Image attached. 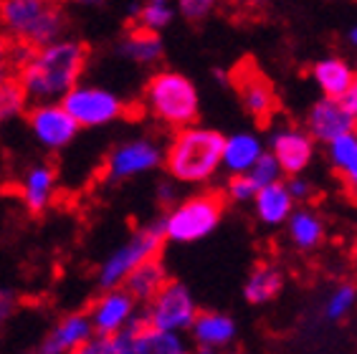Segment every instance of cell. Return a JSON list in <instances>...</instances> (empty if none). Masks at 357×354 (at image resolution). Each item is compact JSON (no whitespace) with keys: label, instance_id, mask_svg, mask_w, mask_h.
<instances>
[{"label":"cell","instance_id":"1","mask_svg":"<svg viewBox=\"0 0 357 354\" xmlns=\"http://www.w3.org/2000/svg\"><path fill=\"white\" fill-rule=\"evenodd\" d=\"M89 63V46L76 38H59L41 48H31L18 66L15 79L21 82L28 102H61L79 84Z\"/></svg>","mask_w":357,"mask_h":354},{"label":"cell","instance_id":"2","mask_svg":"<svg viewBox=\"0 0 357 354\" xmlns=\"http://www.w3.org/2000/svg\"><path fill=\"white\" fill-rule=\"evenodd\" d=\"M226 137L211 127H183L175 130L165 150V167L175 183L200 185L213 180L223 164Z\"/></svg>","mask_w":357,"mask_h":354},{"label":"cell","instance_id":"3","mask_svg":"<svg viewBox=\"0 0 357 354\" xmlns=\"http://www.w3.org/2000/svg\"><path fill=\"white\" fill-rule=\"evenodd\" d=\"M0 28L10 41L41 48L63 38L69 18L54 0H0Z\"/></svg>","mask_w":357,"mask_h":354},{"label":"cell","instance_id":"4","mask_svg":"<svg viewBox=\"0 0 357 354\" xmlns=\"http://www.w3.org/2000/svg\"><path fill=\"white\" fill-rule=\"evenodd\" d=\"M144 109L152 119L170 130H183L198 122L200 96L195 84L180 71H158L144 84Z\"/></svg>","mask_w":357,"mask_h":354},{"label":"cell","instance_id":"5","mask_svg":"<svg viewBox=\"0 0 357 354\" xmlns=\"http://www.w3.org/2000/svg\"><path fill=\"white\" fill-rule=\"evenodd\" d=\"M223 208L226 205L218 192H200V195H190L183 203H175L172 210L162 218L165 240L195 243V240L208 238L220 225Z\"/></svg>","mask_w":357,"mask_h":354},{"label":"cell","instance_id":"6","mask_svg":"<svg viewBox=\"0 0 357 354\" xmlns=\"http://www.w3.org/2000/svg\"><path fill=\"white\" fill-rule=\"evenodd\" d=\"M162 243H165L162 220L137 228L130 238L124 240L119 248H114V251L104 259V263L99 266V288L122 286L124 279H127L137 266H142L144 261L160 256Z\"/></svg>","mask_w":357,"mask_h":354},{"label":"cell","instance_id":"7","mask_svg":"<svg viewBox=\"0 0 357 354\" xmlns=\"http://www.w3.org/2000/svg\"><path fill=\"white\" fill-rule=\"evenodd\" d=\"M231 86L238 94V102L251 119L259 124H266L279 109V99H276L274 84L268 82V76L256 66L254 59H241L231 71Z\"/></svg>","mask_w":357,"mask_h":354},{"label":"cell","instance_id":"8","mask_svg":"<svg viewBox=\"0 0 357 354\" xmlns=\"http://www.w3.org/2000/svg\"><path fill=\"white\" fill-rule=\"evenodd\" d=\"M61 104L82 130L104 127V124L117 122L127 114V104L117 94H112L109 88L102 86H79L76 84L61 99Z\"/></svg>","mask_w":357,"mask_h":354},{"label":"cell","instance_id":"9","mask_svg":"<svg viewBox=\"0 0 357 354\" xmlns=\"http://www.w3.org/2000/svg\"><path fill=\"white\" fill-rule=\"evenodd\" d=\"M195 316H198V304L192 299V293L188 291V286H183L178 281H167L158 296L150 301V309L144 314V319L152 329L178 334L190 329Z\"/></svg>","mask_w":357,"mask_h":354},{"label":"cell","instance_id":"10","mask_svg":"<svg viewBox=\"0 0 357 354\" xmlns=\"http://www.w3.org/2000/svg\"><path fill=\"white\" fill-rule=\"evenodd\" d=\"M165 162V152L155 139L139 137L130 142L117 144L104 160V180L107 183H122L130 177L144 175V172L158 170Z\"/></svg>","mask_w":357,"mask_h":354},{"label":"cell","instance_id":"11","mask_svg":"<svg viewBox=\"0 0 357 354\" xmlns=\"http://www.w3.org/2000/svg\"><path fill=\"white\" fill-rule=\"evenodd\" d=\"M28 127L33 132L36 142L51 152L69 147L76 139V134H79V130H82L61 102L33 104L31 111H28Z\"/></svg>","mask_w":357,"mask_h":354},{"label":"cell","instance_id":"12","mask_svg":"<svg viewBox=\"0 0 357 354\" xmlns=\"http://www.w3.org/2000/svg\"><path fill=\"white\" fill-rule=\"evenodd\" d=\"M268 152L282 164L284 175H302L314 160V137L302 127H279L268 139Z\"/></svg>","mask_w":357,"mask_h":354},{"label":"cell","instance_id":"13","mask_svg":"<svg viewBox=\"0 0 357 354\" xmlns=\"http://www.w3.org/2000/svg\"><path fill=\"white\" fill-rule=\"evenodd\" d=\"M357 130V119L342 104V99L322 96L307 114V132L314 137V142H332L335 137Z\"/></svg>","mask_w":357,"mask_h":354},{"label":"cell","instance_id":"14","mask_svg":"<svg viewBox=\"0 0 357 354\" xmlns=\"http://www.w3.org/2000/svg\"><path fill=\"white\" fill-rule=\"evenodd\" d=\"M135 304L137 301L132 299V293L124 286L104 288V293L99 296V301H96L89 311L94 332L99 337H107V334H114L119 329H124L135 319Z\"/></svg>","mask_w":357,"mask_h":354},{"label":"cell","instance_id":"15","mask_svg":"<svg viewBox=\"0 0 357 354\" xmlns=\"http://www.w3.org/2000/svg\"><path fill=\"white\" fill-rule=\"evenodd\" d=\"M96 337L94 324H91L89 314H69L56 324L46 337V349H54L59 354H71L82 344L91 341Z\"/></svg>","mask_w":357,"mask_h":354},{"label":"cell","instance_id":"16","mask_svg":"<svg viewBox=\"0 0 357 354\" xmlns=\"http://www.w3.org/2000/svg\"><path fill=\"white\" fill-rule=\"evenodd\" d=\"M294 203L296 200L291 198L287 183H271L266 187L256 192L254 198V210L259 223L268 225V228H276V225H287L289 215L294 213Z\"/></svg>","mask_w":357,"mask_h":354},{"label":"cell","instance_id":"17","mask_svg":"<svg viewBox=\"0 0 357 354\" xmlns=\"http://www.w3.org/2000/svg\"><path fill=\"white\" fill-rule=\"evenodd\" d=\"M56 195V170L51 164H33L26 172L21 183V200L28 208V213H43L48 205L54 203Z\"/></svg>","mask_w":357,"mask_h":354},{"label":"cell","instance_id":"18","mask_svg":"<svg viewBox=\"0 0 357 354\" xmlns=\"http://www.w3.org/2000/svg\"><path fill=\"white\" fill-rule=\"evenodd\" d=\"M190 334L198 347L223 349L236 339V321L220 311H198Z\"/></svg>","mask_w":357,"mask_h":354},{"label":"cell","instance_id":"19","mask_svg":"<svg viewBox=\"0 0 357 354\" xmlns=\"http://www.w3.org/2000/svg\"><path fill=\"white\" fill-rule=\"evenodd\" d=\"M264 142L251 132H238V134L226 137L223 144V170L228 175H243L256 164V160L264 155Z\"/></svg>","mask_w":357,"mask_h":354},{"label":"cell","instance_id":"20","mask_svg":"<svg viewBox=\"0 0 357 354\" xmlns=\"http://www.w3.org/2000/svg\"><path fill=\"white\" fill-rule=\"evenodd\" d=\"M119 54L132 63H139V66H152V63L162 61V38H160L158 31H147L142 26H132L124 38L119 41Z\"/></svg>","mask_w":357,"mask_h":354},{"label":"cell","instance_id":"21","mask_svg":"<svg viewBox=\"0 0 357 354\" xmlns=\"http://www.w3.org/2000/svg\"><path fill=\"white\" fill-rule=\"evenodd\" d=\"M287 233L291 245H294L296 251H304V253L317 251L324 243V238H327L324 220L314 210H310V208H299V210H294L289 215Z\"/></svg>","mask_w":357,"mask_h":354},{"label":"cell","instance_id":"22","mask_svg":"<svg viewBox=\"0 0 357 354\" xmlns=\"http://www.w3.org/2000/svg\"><path fill=\"white\" fill-rule=\"evenodd\" d=\"M150 324L147 319H132L124 329L96 339L99 354H147Z\"/></svg>","mask_w":357,"mask_h":354},{"label":"cell","instance_id":"23","mask_svg":"<svg viewBox=\"0 0 357 354\" xmlns=\"http://www.w3.org/2000/svg\"><path fill=\"white\" fill-rule=\"evenodd\" d=\"M312 76H314L317 86L322 88L324 96L342 99L347 94V88H350L352 79H355V71L340 56H324L312 66Z\"/></svg>","mask_w":357,"mask_h":354},{"label":"cell","instance_id":"24","mask_svg":"<svg viewBox=\"0 0 357 354\" xmlns=\"http://www.w3.org/2000/svg\"><path fill=\"white\" fill-rule=\"evenodd\" d=\"M165 284H167V268H165V263L155 256V259L144 261L142 266H137V268L124 279L122 286L132 293L135 301H152Z\"/></svg>","mask_w":357,"mask_h":354},{"label":"cell","instance_id":"25","mask_svg":"<svg viewBox=\"0 0 357 354\" xmlns=\"http://www.w3.org/2000/svg\"><path fill=\"white\" fill-rule=\"evenodd\" d=\"M284 288V273L276 266L261 263L248 273L246 284H243V296L248 304H268L274 301Z\"/></svg>","mask_w":357,"mask_h":354},{"label":"cell","instance_id":"26","mask_svg":"<svg viewBox=\"0 0 357 354\" xmlns=\"http://www.w3.org/2000/svg\"><path fill=\"white\" fill-rule=\"evenodd\" d=\"M130 15H132V26H142L147 28V31H165L167 26L172 23V18H175V10H172V6L167 3V6H158V3H147L144 0L142 6L139 3H135V6L130 8Z\"/></svg>","mask_w":357,"mask_h":354},{"label":"cell","instance_id":"27","mask_svg":"<svg viewBox=\"0 0 357 354\" xmlns=\"http://www.w3.org/2000/svg\"><path fill=\"white\" fill-rule=\"evenodd\" d=\"M327 160H330L332 170L337 175H344L350 170L352 162L357 160V130L340 134L332 142H327Z\"/></svg>","mask_w":357,"mask_h":354},{"label":"cell","instance_id":"28","mask_svg":"<svg viewBox=\"0 0 357 354\" xmlns=\"http://www.w3.org/2000/svg\"><path fill=\"white\" fill-rule=\"evenodd\" d=\"M357 304V286L355 284H340L324 301V316L330 321L344 319Z\"/></svg>","mask_w":357,"mask_h":354},{"label":"cell","instance_id":"29","mask_svg":"<svg viewBox=\"0 0 357 354\" xmlns=\"http://www.w3.org/2000/svg\"><path fill=\"white\" fill-rule=\"evenodd\" d=\"M26 107H28V96L15 76H10L6 84H0V122L23 114Z\"/></svg>","mask_w":357,"mask_h":354},{"label":"cell","instance_id":"30","mask_svg":"<svg viewBox=\"0 0 357 354\" xmlns=\"http://www.w3.org/2000/svg\"><path fill=\"white\" fill-rule=\"evenodd\" d=\"M147 354H190V352H188V344L180 339L178 332H160V329L150 327Z\"/></svg>","mask_w":357,"mask_h":354},{"label":"cell","instance_id":"31","mask_svg":"<svg viewBox=\"0 0 357 354\" xmlns=\"http://www.w3.org/2000/svg\"><path fill=\"white\" fill-rule=\"evenodd\" d=\"M248 175H251V180H254V183L259 185V190H261L266 185L279 183L284 177V170H282V164L276 162V157L271 155V152H264V155L256 160L254 167L248 170Z\"/></svg>","mask_w":357,"mask_h":354},{"label":"cell","instance_id":"32","mask_svg":"<svg viewBox=\"0 0 357 354\" xmlns=\"http://www.w3.org/2000/svg\"><path fill=\"white\" fill-rule=\"evenodd\" d=\"M256 192H259V185L251 180L248 172H243V175H231V180H228V185H226V195L234 200V203H254Z\"/></svg>","mask_w":357,"mask_h":354},{"label":"cell","instance_id":"33","mask_svg":"<svg viewBox=\"0 0 357 354\" xmlns=\"http://www.w3.org/2000/svg\"><path fill=\"white\" fill-rule=\"evenodd\" d=\"M180 6V15L190 23H200L206 21L208 15L213 13L218 0H178Z\"/></svg>","mask_w":357,"mask_h":354},{"label":"cell","instance_id":"34","mask_svg":"<svg viewBox=\"0 0 357 354\" xmlns=\"http://www.w3.org/2000/svg\"><path fill=\"white\" fill-rule=\"evenodd\" d=\"M15 68V41L0 33V84H6L13 76Z\"/></svg>","mask_w":357,"mask_h":354},{"label":"cell","instance_id":"35","mask_svg":"<svg viewBox=\"0 0 357 354\" xmlns=\"http://www.w3.org/2000/svg\"><path fill=\"white\" fill-rule=\"evenodd\" d=\"M289 192H291V198L294 200H310L312 198V183L310 180H304L302 175H291V180L287 183Z\"/></svg>","mask_w":357,"mask_h":354},{"label":"cell","instance_id":"36","mask_svg":"<svg viewBox=\"0 0 357 354\" xmlns=\"http://www.w3.org/2000/svg\"><path fill=\"white\" fill-rule=\"evenodd\" d=\"M13 309H15V299H13V293H8V291H3L0 288V324L13 314Z\"/></svg>","mask_w":357,"mask_h":354},{"label":"cell","instance_id":"37","mask_svg":"<svg viewBox=\"0 0 357 354\" xmlns=\"http://www.w3.org/2000/svg\"><path fill=\"white\" fill-rule=\"evenodd\" d=\"M178 198V190H175V183H160L158 187V200L162 205H172Z\"/></svg>","mask_w":357,"mask_h":354},{"label":"cell","instance_id":"38","mask_svg":"<svg viewBox=\"0 0 357 354\" xmlns=\"http://www.w3.org/2000/svg\"><path fill=\"white\" fill-rule=\"evenodd\" d=\"M342 104L352 111V116L357 119V74H355V79H352L350 88H347V94L342 96Z\"/></svg>","mask_w":357,"mask_h":354},{"label":"cell","instance_id":"39","mask_svg":"<svg viewBox=\"0 0 357 354\" xmlns=\"http://www.w3.org/2000/svg\"><path fill=\"white\" fill-rule=\"evenodd\" d=\"M342 180H344V187H347V192H350L352 198L357 200V160L352 162V167L347 172L342 175Z\"/></svg>","mask_w":357,"mask_h":354},{"label":"cell","instance_id":"40","mask_svg":"<svg viewBox=\"0 0 357 354\" xmlns=\"http://www.w3.org/2000/svg\"><path fill=\"white\" fill-rule=\"evenodd\" d=\"M236 8H264L268 0H231Z\"/></svg>","mask_w":357,"mask_h":354},{"label":"cell","instance_id":"41","mask_svg":"<svg viewBox=\"0 0 357 354\" xmlns=\"http://www.w3.org/2000/svg\"><path fill=\"white\" fill-rule=\"evenodd\" d=\"M71 354H99V349H96V339L86 341V344H82V347L74 349Z\"/></svg>","mask_w":357,"mask_h":354},{"label":"cell","instance_id":"42","mask_svg":"<svg viewBox=\"0 0 357 354\" xmlns=\"http://www.w3.org/2000/svg\"><path fill=\"white\" fill-rule=\"evenodd\" d=\"M347 43H350L352 48H357V26H352L350 31H347Z\"/></svg>","mask_w":357,"mask_h":354},{"label":"cell","instance_id":"43","mask_svg":"<svg viewBox=\"0 0 357 354\" xmlns=\"http://www.w3.org/2000/svg\"><path fill=\"white\" fill-rule=\"evenodd\" d=\"M76 3H82V6H86V8H96V6H104L107 0H76Z\"/></svg>","mask_w":357,"mask_h":354},{"label":"cell","instance_id":"44","mask_svg":"<svg viewBox=\"0 0 357 354\" xmlns=\"http://www.w3.org/2000/svg\"><path fill=\"white\" fill-rule=\"evenodd\" d=\"M195 354H218V349H213V347H198V349H195Z\"/></svg>","mask_w":357,"mask_h":354},{"label":"cell","instance_id":"45","mask_svg":"<svg viewBox=\"0 0 357 354\" xmlns=\"http://www.w3.org/2000/svg\"><path fill=\"white\" fill-rule=\"evenodd\" d=\"M31 354H59V352H54V349H46V347H43V349H38V352H31Z\"/></svg>","mask_w":357,"mask_h":354},{"label":"cell","instance_id":"46","mask_svg":"<svg viewBox=\"0 0 357 354\" xmlns=\"http://www.w3.org/2000/svg\"><path fill=\"white\" fill-rule=\"evenodd\" d=\"M147 3H158V6H167L170 0H147Z\"/></svg>","mask_w":357,"mask_h":354},{"label":"cell","instance_id":"47","mask_svg":"<svg viewBox=\"0 0 357 354\" xmlns=\"http://www.w3.org/2000/svg\"><path fill=\"white\" fill-rule=\"evenodd\" d=\"M54 3H63V0H54Z\"/></svg>","mask_w":357,"mask_h":354},{"label":"cell","instance_id":"48","mask_svg":"<svg viewBox=\"0 0 357 354\" xmlns=\"http://www.w3.org/2000/svg\"><path fill=\"white\" fill-rule=\"evenodd\" d=\"M228 354H241V352H228Z\"/></svg>","mask_w":357,"mask_h":354},{"label":"cell","instance_id":"49","mask_svg":"<svg viewBox=\"0 0 357 354\" xmlns=\"http://www.w3.org/2000/svg\"><path fill=\"white\" fill-rule=\"evenodd\" d=\"M355 256H357V248H355Z\"/></svg>","mask_w":357,"mask_h":354}]
</instances>
